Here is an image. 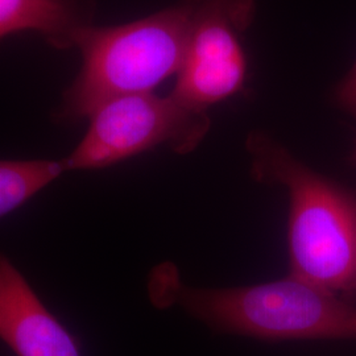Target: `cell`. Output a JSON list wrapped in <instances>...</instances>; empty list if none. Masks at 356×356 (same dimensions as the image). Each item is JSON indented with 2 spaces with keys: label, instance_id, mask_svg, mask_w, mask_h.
I'll list each match as a JSON object with an SVG mask.
<instances>
[{
  "label": "cell",
  "instance_id": "obj_8",
  "mask_svg": "<svg viewBox=\"0 0 356 356\" xmlns=\"http://www.w3.org/2000/svg\"><path fill=\"white\" fill-rule=\"evenodd\" d=\"M65 172L63 160H0V218L16 211Z\"/></svg>",
  "mask_w": 356,
  "mask_h": 356
},
{
  "label": "cell",
  "instance_id": "obj_2",
  "mask_svg": "<svg viewBox=\"0 0 356 356\" xmlns=\"http://www.w3.org/2000/svg\"><path fill=\"white\" fill-rule=\"evenodd\" d=\"M200 0H182L140 20L83 28L74 40L82 66L65 91L58 119L89 118L114 98L152 92L181 70Z\"/></svg>",
  "mask_w": 356,
  "mask_h": 356
},
{
  "label": "cell",
  "instance_id": "obj_7",
  "mask_svg": "<svg viewBox=\"0 0 356 356\" xmlns=\"http://www.w3.org/2000/svg\"><path fill=\"white\" fill-rule=\"evenodd\" d=\"M82 0H0V38L36 32L58 49L74 48L76 35L91 24Z\"/></svg>",
  "mask_w": 356,
  "mask_h": 356
},
{
  "label": "cell",
  "instance_id": "obj_5",
  "mask_svg": "<svg viewBox=\"0 0 356 356\" xmlns=\"http://www.w3.org/2000/svg\"><path fill=\"white\" fill-rule=\"evenodd\" d=\"M254 10V0H200L188 53L170 92L175 98L206 111L244 89L248 69L241 35Z\"/></svg>",
  "mask_w": 356,
  "mask_h": 356
},
{
  "label": "cell",
  "instance_id": "obj_3",
  "mask_svg": "<svg viewBox=\"0 0 356 356\" xmlns=\"http://www.w3.org/2000/svg\"><path fill=\"white\" fill-rule=\"evenodd\" d=\"M161 296L216 331L263 341L356 339V304L296 277L227 289L191 288L156 277Z\"/></svg>",
  "mask_w": 356,
  "mask_h": 356
},
{
  "label": "cell",
  "instance_id": "obj_4",
  "mask_svg": "<svg viewBox=\"0 0 356 356\" xmlns=\"http://www.w3.org/2000/svg\"><path fill=\"white\" fill-rule=\"evenodd\" d=\"M90 126L76 149L63 159L67 170H92L168 145L175 152L194 151L210 129L206 111L172 94H131L103 103L90 115Z\"/></svg>",
  "mask_w": 356,
  "mask_h": 356
},
{
  "label": "cell",
  "instance_id": "obj_1",
  "mask_svg": "<svg viewBox=\"0 0 356 356\" xmlns=\"http://www.w3.org/2000/svg\"><path fill=\"white\" fill-rule=\"evenodd\" d=\"M256 181L289 193L291 275L329 292L356 297V195L321 176L282 144L254 131L245 140Z\"/></svg>",
  "mask_w": 356,
  "mask_h": 356
},
{
  "label": "cell",
  "instance_id": "obj_9",
  "mask_svg": "<svg viewBox=\"0 0 356 356\" xmlns=\"http://www.w3.org/2000/svg\"><path fill=\"white\" fill-rule=\"evenodd\" d=\"M334 102L356 119V63L334 91Z\"/></svg>",
  "mask_w": 356,
  "mask_h": 356
},
{
  "label": "cell",
  "instance_id": "obj_10",
  "mask_svg": "<svg viewBox=\"0 0 356 356\" xmlns=\"http://www.w3.org/2000/svg\"><path fill=\"white\" fill-rule=\"evenodd\" d=\"M355 163H356V149H355Z\"/></svg>",
  "mask_w": 356,
  "mask_h": 356
},
{
  "label": "cell",
  "instance_id": "obj_6",
  "mask_svg": "<svg viewBox=\"0 0 356 356\" xmlns=\"http://www.w3.org/2000/svg\"><path fill=\"white\" fill-rule=\"evenodd\" d=\"M0 339L16 356H82L70 331L0 254Z\"/></svg>",
  "mask_w": 356,
  "mask_h": 356
}]
</instances>
